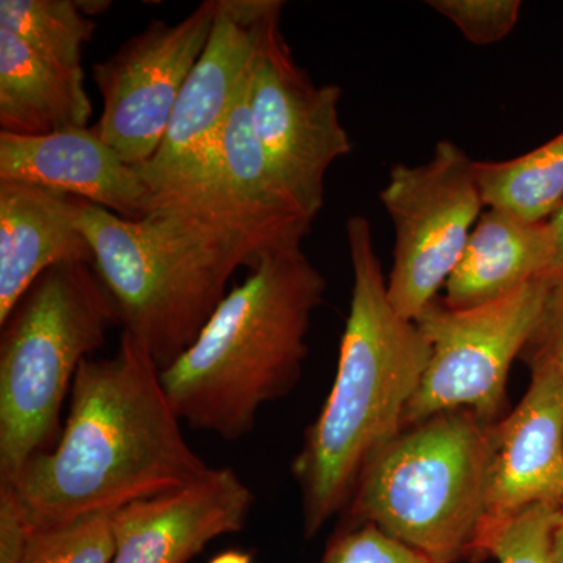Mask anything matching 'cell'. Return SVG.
Segmentation results:
<instances>
[{
    "label": "cell",
    "mask_w": 563,
    "mask_h": 563,
    "mask_svg": "<svg viewBox=\"0 0 563 563\" xmlns=\"http://www.w3.org/2000/svg\"><path fill=\"white\" fill-rule=\"evenodd\" d=\"M69 396L57 446L0 483L13 485L32 532L114 512L210 468L185 440L161 369L128 333L111 357L81 362Z\"/></svg>",
    "instance_id": "cell-1"
},
{
    "label": "cell",
    "mask_w": 563,
    "mask_h": 563,
    "mask_svg": "<svg viewBox=\"0 0 563 563\" xmlns=\"http://www.w3.org/2000/svg\"><path fill=\"white\" fill-rule=\"evenodd\" d=\"M346 242L352 295L335 380L291 465L309 539L351 503L363 470L401 433L431 357L417 322L388 298L373 228L362 214L347 220Z\"/></svg>",
    "instance_id": "cell-2"
},
{
    "label": "cell",
    "mask_w": 563,
    "mask_h": 563,
    "mask_svg": "<svg viewBox=\"0 0 563 563\" xmlns=\"http://www.w3.org/2000/svg\"><path fill=\"white\" fill-rule=\"evenodd\" d=\"M325 287L302 247L263 255L196 342L162 372L177 417L229 442L246 437L262 407L301 379L307 335Z\"/></svg>",
    "instance_id": "cell-3"
},
{
    "label": "cell",
    "mask_w": 563,
    "mask_h": 563,
    "mask_svg": "<svg viewBox=\"0 0 563 563\" xmlns=\"http://www.w3.org/2000/svg\"><path fill=\"white\" fill-rule=\"evenodd\" d=\"M80 225L122 333L161 372L196 342L233 273L261 261L247 235L220 214L169 199H155L141 220L84 199Z\"/></svg>",
    "instance_id": "cell-4"
},
{
    "label": "cell",
    "mask_w": 563,
    "mask_h": 563,
    "mask_svg": "<svg viewBox=\"0 0 563 563\" xmlns=\"http://www.w3.org/2000/svg\"><path fill=\"white\" fill-rule=\"evenodd\" d=\"M493 424L472 410L404 429L363 470L351 525H373L432 563L473 562L483 525Z\"/></svg>",
    "instance_id": "cell-5"
},
{
    "label": "cell",
    "mask_w": 563,
    "mask_h": 563,
    "mask_svg": "<svg viewBox=\"0 0 563 563\" xmlns=\"http://www.w3.org/2000/svg\"><path fill=\"white\" fill-rule=\"evenodd\" d=\"M117 322L95 268L68 263L41 274L0 324V483L44 453L81 362Z\"/></svg>",
    "instance_id": "cell-6"
},
{
    "label": "cell",
    "mask_w": 563,
    "mask_h": 563,
    "mask_svg": "<svg viewBox=\"0 0 563 563\" xmlns=\"http://www.w3.org/2000/svg\"><path fill=\"white\" fill-rule=\"evenodd\" d=\"M553 282L540 277L472 309H451L435 299L415 320L431 357L404 415V429L459 409L472 410L485 424L503 420L510 368L531 339Z\"/></svg>",
    "instance_id": "cell-7"
},
{
    "label": "cell",
    "mask_w": 563,
    "mask_h": 563,
    "mask_svg": "<svg viewBox=\"0 0 563 563\" xmlns=\"http://www.w3.org/2000/svg\"><path fill=\"white\" fill-rule=\"evenodd\" d=\"M380 201L395 228L388 298L415 321L439 299L484 213L476 162L440 141L428 163L393 166Z\"/></svg>",
    "instance_id": "cell-8"
},
{
    "label": "cell",
    "mask_w": 563,
    "mask_h": 563,
    "mask_svg": "<svg viewBox=\"0 0 563 563\" xmlns=\"http://www.w3.org/2000/svg\"><path fill=\"white\" fill-rule=\"evenodd\" d=\"M279 0H218L213 31L185 81L157 154L136 166L155 198L198 201L210 191L229 114Z\"/></svg>",
    "instance_id": "cell-9"
},
{
    "label": "cell",
    "mask_w": 563,
    "mask_h": 563,
    "mask_svg": "<svg viewBox=\"0 0 563 563\" xmlns=\"http://www.w3.org/2000/svg\"><path fill=\"white\" fill-rule=\"evenodd\" d=\"M280 18L282 10L265 25L252 60V129L274 173L314 221L329 168L351 154L352 143L340 121L342 90L313 84L292 57Z\"/></svg>",
    "instance_id": "cell-10"
},
{
    "label": "cell",
    "mask_w": 563,
    "mask_h": 563,
    "mask_svg": "<svg viewBox=\"0 0 563 563\" xmlns=\"http://www.w3.org/2000/svg\"><path fill=\"white\" fill-rule=\"evenodd\" d=\"M217 13L218 0H207L176 24L151 22L92 66L102 98L95 131L122 162L141 166L157 154L181 88L209 43Z\"/></svg>",
    "instance_id": "cell-11"
},
{
    "label": "cell",
    "mask_w": 563,
    "mask_h": 563,
    "mask_svg": "<svg viewBox=\"0 0 563 563\" xmlns=\"http://www.w3.org/2000/svg\"><path fill=\"white\" fill-rule=\"evenodd\" d=\"M540 504H563V372L555 366L532 368L523 399L493 424L484 518L472 563L492 532Z\"/></svg>",
    "instance_id": "cell-12"
},
{
    "label": "cell",
    "mask_w": 563,
    "mask_h": 563,
    "mask_svg": "<svg viewBox=\"0 0 563 563\" xmlns=\"http://www.w3.org/2000/svg\"><path fill=\"white\" fill-rule=\"evenodd\" d=\"M254 495L232 468H209L174 490L111 514V563H187L218 537L242 531Z\"/></svg>",
    "instance_id": "cell-13"
},
{
    "label": "cell",
    "mask_w": 563,
    "mask_h": 563,
    "mask_svg": "<svg viewBox=\"0 0 563 563\" xmlns=\"http://www.w3.org/2000/svg\"><path fill=\"white\" fill-rule=\"evenodd\" d=\"M0 180L85 199L128 220L154 210V191L139 168L122 162L95 128L46 136L0 132Z\"/></svg>",
    "instance_id": "cell-14"
},
{
    "label": "cell",
    "mask_w": 563,
    "mask_h": 563,
    "mask_svg": "<svg viewBox=\"0 0 563 563\" xmlns=\"http://www.w3.org/2000/svg\"><path fill=\"white\" fill-rule=\"evenodd\" d=\"M250 77L222 131L213 185L199 201L188 202L232 222L250 236L263 257L301 247L313 220L282 184L255 139Z\"/></svg>",
    "instance_id": "cell-15"
},
{
    "label": "cell",
    "mask_w": 563,
    "mask_h": 563,
    "mask_svg": "<svg viewBox=\"0 0 563 563\" xmlns=\"http://www.w3.org/2000/svg\"><path fill=\"white\" fill-rule=\"evenodd\" d=\"M81 206L84 199L74 196L0 180V324L47 269L92 265L80 225Z\"/></svg>",
    "instance_id": "cell-16"
},
{
    "label": "cell",
    "mask_w": 563,
    "mask_h": 563,
    "mask_svg": "<svg viewBox=\"0 0 563 563\" xmlns=\"http://www.w3.org/2000/svg\"><path fill=\"white\" fill-rule=\"evenodd\" d=\"M553 232L548 221H528L498 209L481 214L446 285L443 303L472 309L551 276Z\"/></svg>",
    "instance_id": "cell-17"
},
{
    "label": "cell",
    "mask_w": 563,
    "mask_h": 563,
    "mask_svg": "<svg viewBox=\"0 0 563 563\" xmlns=\"http://www.w3.org/2000/svg\"><path fill=\"white\" fill-rule=\"evenodd\" d=\"M91 102L84 70L55 65L0 29V128L18 136H46L87 128Z\"/></svg>",
    "instance_id": "cell-18"
},
{
    "label": "cell",
    "mask_w": 563,
    "mask_h": 563,
    "mask_svg": "<svg viewBox=\"0 0 563 563\" xmlns=\"http://www.w3.org/2000/svg\"><path fill=\"white\" fill-rule=\"evenodd\" d=\"M476 176L485 209L550 220L563 199V132L520 157L476 162Z\"/></svg>",
    "instance_id": "cell-19"
},
{
    "label": "cell",
    "mask_w": 563,
    "mask_h": 563,
    "mask_svg": "<svg viewBox=\"0 0 563 563\" xmlns=\"http://www.w3.org/2000/svg\"><path fill=\"white\" fill-rule=\"evenodd\" d=\"M0 29L62 68L84 70V47L96 22L81 13L77 0H0Z\"/></svg>",
    "instance_id": "cell-20"
},
{
    "label": "cell",
    "mask_w": 563,
    "mask_h": 563,
    "mask_svg": "<svg viewBox=\"0 0 563 563\" xmlns=\"http://www.w3.org/2000/svg\"><path fill=\"white\" fill-rule=\"evenodd\" d=\"M111 514L77 518L31 533L20 563H111L117 551Z\"/></svg>",
    "instance_id": "cell-21"
},
{
    "label": "cell",
    "mask_w": 563,
    "mask_h": 563,
    "mask_svg": "<svg viewBox=\"0 0 563 563\" xmlns=\"http://www.w3.org/2000/svg\"><path fill=\"white\" fill-rule=\"evenodd\" d=\"M561 507L540 504L507 521L481 544L477 563L492 558L498 563H550Z\"/></svg>",
    "instance_id": "cell-22"
},
{
    "label": "cell",
    "mask_w": 563,
    "mask_h": 563,
    "mask_svg": "<svg viewBox=\"0 0 563 563\" xmlns=\"http://www.w3.org/2000/svg\"><path fill=\"white\" fill-rule=\"evenodd\" d=\"M428 5L453 22L476 46L499 43L520 20V0H429Z\"/></svg>",
    "instance_id": "cell-23"
},
{
    "label": "cell",
    "mask_w": 563,
    "mask_h": 563,
    "mask_svg": "<svg viewBox=\"0 0 563 563\" xmlns=\"http://www.w3.org/2000/svg\"><path fill=\"white\" fill-rule=\"evenodd\" d=\"M321 563H432L373 525H354L336 532Z\"/></svg>",
    "instance_id": "cell-24"
},
{
    "label": "cell",
    "mask_w": 563,
    "mask_h": 563,
    "mask_svg": "<svg viewBox=\"0 0 563 563\" xmlns=\"http://www.w3.org/2000/svg\"><path fill=\"white\" fill-rule=\"evenodd\" d=\"M521 358L529 369L555 366L563 372V276L554 279L551 285L542 313Z\"/></svg>",
    "instance_id": "cell-25"
},
{
    "label": "cell",
    "mask_w": 563,
    "mask_h": 563,
    "mask_svg": "<svg viewBox=\"0 0 563 563\" xmlns=\"http://www.w3.org/2000/svg\"><path fill=\"white\" fill-rule=\"evenodd\" d=\"M31 533L13 485L0 484V563H20Z\"/></svg>",
    "instance_id": "cell-26"
},
{
    "label": "cell",
    "mask_w": 563,
    "mask_h": 563,
    "mask_svg": "<svg viewBox=\"0 0 563 563\" xmlns=\"http://www.w3.org/2000/svg\"><path fill=\"white\" fill-rule=\"evenodd\" d=\"M550 222L551 232H553L554 258L551 276L554 279L563 276V199L561 206L554 211L553 217L548 220Z\"/></svg>",
    "instance_id": "cell-27"
},
{
    "label": "cell",
    "mask_w": 563,
    "mask_h": 563,
    "mask_svg": "<svg viewBox=\"0 0 563 563\" xmlns=\"http://www.w3.org/2000/svg\"><path fill=\"white\" fill-rule=\"evenodd\" d=\"M550 563H563V504L551 542Z\"/></svg>",
    "instance_id": "cell-28"
},
{
    "label": "cell",
    "mask_w": 563,
    "mask_h": 563,
    "mask_svg": "<svg viewBox=\"0 0 563 563\" xmlns=\"http://www.w3.org/2000/svg\"><path fill=\"white\" fill-rule=\"evenodd\" d=\"M77 5L85 16L92 18L109 10L111 2L109 0H77Z\"/></svg>",
    "instance_id": "cell-29"
},
{
    "label": "cell",
    "mask_w": 563,
    "mask_h": 563,
    "mask_svg": "<svg viewBox=\"0 0 563 563\" xmlns=\"http://www.w3.org/2000/svg\"><path fill=\"white\" fill-rule=\"evenodd\" d=\"M210 563H252V559L250 554L242 551H225L211 559Z\"/></svg>",
    "instance_id": "cell-30"
}]
</instances>
